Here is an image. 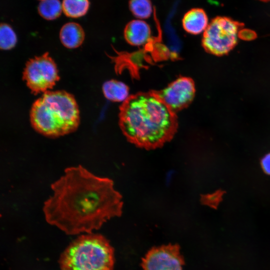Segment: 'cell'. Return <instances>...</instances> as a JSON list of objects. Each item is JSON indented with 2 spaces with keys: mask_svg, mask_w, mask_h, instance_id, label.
<instances>
[{
  "mask_svg": "<svg viewBox=\"0 0 270 270\" xmlns=\"http://www.w3.org/2000/svg\"><path fill=\"white\" fill-rule=\"evenodd\" d=\"M50 187L52 194L43 206L45 219L68 234L92 233L122 214V198L113 181L81 165L66 168Z\"/></svg>",
  "mask_w": 270,
  "mask_h": 270,
  "instance_id": "1",
  "label": "cell"
},
{
  "mask_svg": "<svg viewBox=\"0 0 270 270\" xmlns=\"http://www.w3.org/2000/svg\"><path fill=\"white\" fill-rule=\"evenodd\" d=\"M120 127L128 140L138 147L154 150L170 142L176 132V113L152 90L129 96L121 104Z\"/></svg>",
  "mask_w": 270,
  "mask_h": 270,
  "instance_id": "2",
  "label": "cell"
},
{
  "mask_svg": "<svg viewBox=\"0 0 270 270\" xmlns=\"http://www.w3.org/2000/svg\"><path fill=\"white\" fill-rule=\"evenodd\" d=\"M30 124L38 132L58 138L76 131L80 122L78 106L74 96L64 90H48L32 104Z\"/></svg>",
  "mask_w": 270,
  "mask_h": 270,
  "instance_id": "3",
  "label": "cell"
},
{
  "mask_svg": "<svg viewBox=\"0 0 270 270\" xmlns=\"http://www.w3.org/2000/svg\"><path fill=\"white\" fill-rule=\"evenodd\" d=\"M59 263L60 270H113L114 250L102 235L87 233L68 245Z\"/></svg>",
  "mask_w": 270,
  "mask_h": 270,
  "instance_id": "4",
  "label": "cell"
},
{
  "mask_svg": "<svg viewBox=\"0 0 270 270\" xmlns=\"http://www.w3.org/2000/svg\"><path fill=\"white\" fill-rule=\"evenodd\" d=\"M243 26L242 23L228 17L214 18L204 32L202 46L210 54L218 56L227 54L236 46Z\"/></svg>",
  "mask_w": 270,
  "mask_h": 270,
  "instance_id": "5",
  "label": "cell"
},
{
  "mask_svg": "<svg viewBox=\"0 0 270 270\" xmlns=\"http://www.w3.org/2000/svg\"><path fill=\"white\" fill-rule=\"evenodd\" d=\"M22 78L32 92L37 94L52 89L60 76L56 64L46 52L26 62Z\"/></svg>",
  "mask_w": 270,
  "mask_h": 270,
  "instance_id": "6",
  "label": "cell"
},
{
  "mask_svg": "<svg viewBox=\"0 0 270 270\" xmlns=\"http://www.w3.org/2000/svg\"><path fill=\"white\" fill-rule=\"evenodd\" d=\"M184 260L177 244L150 249L142 260L143 270H182Z\"/></svg>",
  "mask_w": 270,
  "mask_h": 270,
  "instance_id": "7",
  "label": "cell"
},
{
  "mask_svg": "<svg viewBox=\"0 0 270 270\" xmlns=\"http://www.w3.org/2000/svg\"><path fill=\"white\" fill-rule=\"evenodd\" d=\"M156 93L172 110L176 112L187 108L194 98L196 88L190 78L180 76Z\"/></svg>",
  "mask_w": 270,
  "mask_h": 270,
  "instance_id": "8",
  "label": "cell"
},
{
  "mask_svg": "<svg viewBox=\"0 0 270 270\" xmlns=\"http://www.w3.org/2000/svg\"><path fill=\"white\" fill-rule=\"evenodd\" d=\"M124 34L126 42L133 46L144 45L151 40L150 26L140 19L129 22L124 28Z\"/></svg>",
  "mask_w": 270,
  "mask_h": 270,
  "instance_id": "9",
  "label": "cell"
},
{
  "mask_svg": "<svg viewBox=\"0 0 270 270\" xmlns=\"http://www.w3.org/2000/svg\"><path fill=\"white\" fill-rule=\"evenodd\" d=\"M182 25L187 32L198 34L204 32L208 25L206 12L201 8H193L188 10L182 19Z\"/></svg>",
  "mask_w": 270,
  "mask_h": 270,
  "instance_id": "10",
  "label": "cell"
},
{
  "mask_svg": "<svg viewBox=\"0 0 270 270\" xmlns=\"http://www.w3.org/2000/svg\"><path fill=\"white\" fill-rule=\"evenodd\" d=\"M60 38L62 44L68 48H76L82 44L84 40V32L78 24L70 22L64 24L60 32Z\"/></svg>",
  "mask_w": 270,
  "mask_h": 270,
  "instance_id": "11",
  "label": "cell"
},
{
  "mask_svg": "<svg viewBox=\"0 0 270 270\" xmlns=\"http://www.w3.org/2000/svg\"><path fill=\"white\" fill-rule=\"evenodd\" d=\"M102 90L106 98L114 102H124L128 97L129 88L124 83L115 80L106 82Z\"/></svg>",
  "mask_w": 270,
  "mask_h": 270,
  "instance_id": "12",
  "label": "cell"
},
{
  "mask_svg": "<svg viewBox=\"0 0 270 270\" xmlns=\"http://www.w3.org/2000/svg\"><path fill=\"white\" fill-rule=\"evenodd\" d=\"M90 6L88 0H63L62 10L68 17L78 18L86 14Z\"/></svg>",
  "mask_w": 270,
  "mask_h": 270,
  "instance_id": "13",
  "label": "cell"
},
{
  "mask_svg": "<svg viewBox=\"0 0 270 270\" xmlns=\"http://www.w3.org/2000/svg\"><path fill=\"white\" fill-rule=\"evenodd\" d=\"M62 10L59 0H42L38 6L40 14L44 19L53 20L58 18Z\"/></svg>",
  "mask_w": 270,
  "mask_h": 270,
  "instance_id": "14",
  "label": "cell"
},
{
  "mask_svg": "<svg viewBox=\"0 0 270 270\" xmlns=\"http://www.w3.org/2000/svg\"><path fill=\"white\" fill-rule=\"evenodd\" d=\"M128 7L132 14L141 20L149 18L154 13V6L150 0H130Z\"/></svg>",
  "mask_w": 270,
  "mask_h": 270,
  "instance_id": "15",
  "label": "cell"
},
{
  "mask_svg": "<svg viewBox=\"0 0 270 270\" xmlns=\"http://www.w3.org/2000/svg\"><path fill=\"white\" fill-rule=\"evenodd\" d=\"M17 38L12 28L5 23L0 26V47L3 50H10L16 46Z\"/></svg>",
  "mask_w": 270,
  "mask_h": 270,
  "instance_id": "16",
  "label": "cell"
},
{
  "mask_svg": "<svg viewBox=\"0 0 270 270\" xmlns=\"http://www.w3.org/2000/svg\"><path fill=\"white\" fill-rule=\"evenodd\" d=\"M261 166L264 172L270 175V153L263 157L261 160Z\"/></svg>",
  "mask_w": 270,
  "mask_h": 270,
  "instance_id": "17",
  "label": "cell"
},
{
  "mask_svg": "<svg viewBox=\"0 0 270 270\" xmlns=\"http://www.w3.org/2000/svg\"><path fill=\"white\" fill-rule=\"evenodd\" d=\"M238 37L243 40H250L256 37V34L252 30L242 29L239 32Z\"/></svg>",
  "mask_w": 270,
  "mask_h": 270,
  "instance_id": "18",
  "label": "cell"
},
{
  "mask_svg": "<svg viewBox=\"0 0 270 270\" xmlns=\"http://www.w3.org/2000/svg\"><path fill=\"white\" fill-rule=\"evenodd\" d=\"M258 0L263 2H268L270 1V0Z\"/></svg>",
  "mask_w": 270,
  "mask_h": 270,
  "instance_id": "19",
  "label": "cell"
},
{
  "mask_svg": "<svg viewBox=\"0 0 270 270\" xmlns=\"http://www.w3.org/2000/svg\"></svg>",
  "mask_w": 270,
  "mask_h": 270,
  "instance_id": "20",
  "label": "cell"
}]
</instances>
